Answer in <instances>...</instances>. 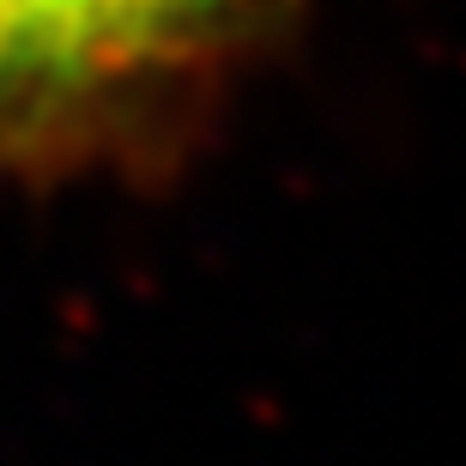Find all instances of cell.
<instances>
[{"label": "cell", "mask_w": 466, "mask_h": 466, "mask_svg": "<svg viewBox=\"0 0 466 466\" xmlns=\"http://www.w3.org/2000/svg\"><path fill=\"white\" fill-rule=\"evenodd\" d=\"M297 0H0V157L73 164L146 134Z\"/></svg>", "instance_id": "obj_1"}]
</instances>
